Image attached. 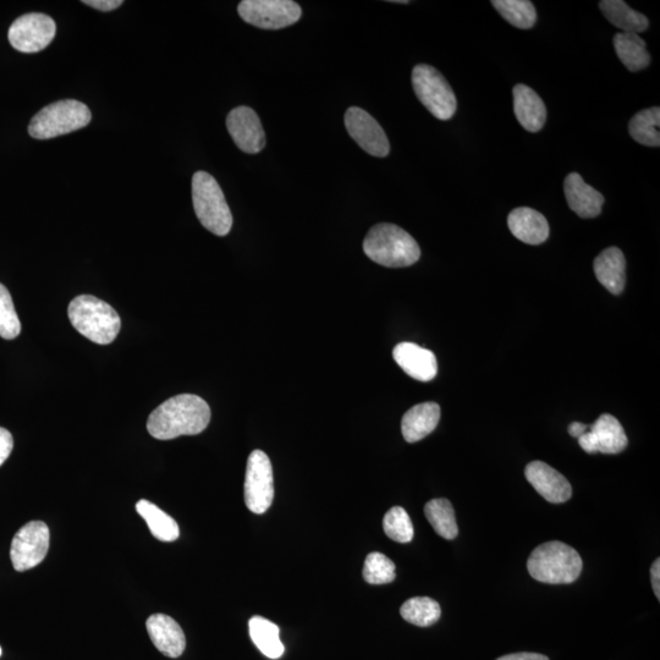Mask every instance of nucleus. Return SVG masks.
I'll list each match as a JSON object with an SVG mask.
<instances>
[{
	"mask_svg": "<svg viewBox=\"0 0 660 660\" xmlns=\"http://www.w3.org/2000/svg\"><path fill=\"white\" fill-rule=\"evenodd\" d=\"M211 409L197 395L181 394L165 401L148 417L147 429L153 438L170 440L196 436L209 425Z\"/></svg>",
	"mask_w": 660,
	"mask_h": 660,
	"instance_id": "f257e3e1",
	"label": "nucleus"
},
{
	"mask_svg": "<svg viewBox=\"0 0 660 660\" xmlns=\"http://www.w3.org/2000/svg\"><path fill=\"white\" fill-rule=\"evenodd\" d=\"M363 251L371 261L388 268H404L415 264L421 257L416 240L398 225L381 223L368 231Z\"/></svg>",
	"mask_w": 660,
	"mask_h": 660,
	"instance_id": "f03ea898",
	"label": "nucleus"
},
{
	"mask_svg": "<svg viewBox=\"0 0 660 660\" xmlns=\"http://www.w3.org/2000/svg\"><path fill=\"white\" fill-rule=\"evenodd\" d=\"M583 568L580 554L563 542L538 546L527 560L533 579L548 585H568L579 579Z\"/></svg>",
	"mask_w": 660,
	"mask_h": 660,
	"instance_id": "7ed1b4c3",
	"label": "nucleus"
},
{
	"mask_svg": "<svg viewBox=\"0 0 660 660\" xmlns=\"http://www.w3.org/2000/svg\"><path fill=\"white\" fill-rule=\"evenodd\" d=\"M68 315L77 332L99 345L113 343L120 332L118 312L95 296L75 297L70 302Z\"/></svg>",
	"mask_w": 660,
	"mask_h": 660,
	"instance_id": "20e7f679",
	"label": "nucleus"
},
{
	"mask_svg": "<svg viewBox=\"0 0 660 660\" xmlns=\"http://www.w3.org/2000/svg\"><path fill=\"white\" fill-rule=\"evenodd\" d=\"M192 202L203 227L217 236L229 234L233 227V214L218 181L211 174L195 173L192 178Z\"/></svg>",
	"mask_w": 660,
	"mask_h": 660,
	"instance_id": "39448f33",
	"label": "nucleus"
},
{
	"mask_svg": "<svg viewBox=\"0 0 660 660\" xmlns=\"http://www.w3.org/2000/svg\"><path fill=\"white\" fill-rule=\"evenodd\" d=\"M92 119L90 108L74 99L44 107L32 118L29 134L36 140H49L86 128Z\"/></svg>",
	"mask_w": 660,
	"mask_h": 660,
	"instance_id": "423d86ee",
	"label": "nucleus"
},
{
	"mask_svg": "<svg viewBox=\"0 0 660 660\" xmlns=\"http://www.w3.org/2000/svg\"><path fill=\"white\" fill-rule=\"evenodd\" d=\"M412 86L420 102L429 113L439 120H450L456 113V101L453 88L436 68L427 64H418L412 70Z\"/></svg>",
	"mask_w": 660,
	"mask_h": 660,
	"instance_id": "0eeeda50",
	"label": "nucleus"
},
{
	"mask_svg": "<svg viewBox=\"0 0 660 660\" xmlns=\"http://www.w3.org/2000/svg\"><path fill=\"white\" fill-rule=\"evenodd\" d=\"M241 19L262 30H280L296 24L302 9L293 0H242L238 7Z\"/></svg>",
	"mask_w": 660,
	"mask_h": 660,
	"instance_id": "6e6552de",
	"label": "nucleus"
},
{
	"mask_svg": "<svg viewBox=\"0 0 660 660\" xmlns=\"http://www.w3.org/2000/svg\"><path fill=\"white\" fill-rule=\"evenodd\" d=\"M245 503L253 514L261 515L271 508L274 499L273 467L268 455L255 450L247 460Z\"/></svg>",
	"mask_w": 660,
	"mask_h": 660,
	"instance_id": "1a4fd4ad",
	"label": "nucleus"
},
{
	"mask_svg": "<svg viewBox=\"0 0 660 660\" xmlns=\"http://www.w3.org/2000/svg\"><path fill=\"white\" fill-rule=\"evenodd\" d=\"M51 541L49 528L42 521L22 526L11 542L10 559L14 569L24 572L36 568L47 557Z\"/></svg>",
	"mask_w": 660,
	"mask_h": 660,
	"instance_id": "9d476101",
	"label": "nucleus"
},
{
	"mask_svg": "<svg viewBox=\"0 0 660 660\" xmlns=\"http://www.w3.org/2000/svg\"><path fill=\"white\" fill-rule=\"evenodd\" d=\"M57 25L51 16L31 13L20 16L10 26L8 38L11 46L21 53L43 51L54 40Z\"/></svg>",
	"mask_w": 660,
	"mask_h": 660,
	"instance_id": "9b49d317",
	"label": "nucleus"
},
{
	"mask_svg": "<svg viewBox=\"0 0 660 660\" xmlns=\"http://www.w3.org/2000/svg\"><path fill=\"white\" fill-rule=\"evenodd\" d=\"M345 126L349 135L363 151L371 156L384 158L390 152L387 135L370 113L359 107H351L345 113Z\"/></svg>",
	"mask_w": 660,
	"mask_h": 660,
	"instance_id": "f8f14e48",
	"label": "nucleus"
},
{
	"mask_svg": "<svg viewBox=\"0 0 660 660\" xmlns=\"http://www.w3.org/2000/svg\"><path fill=\"white\" fill-rule=\"evenodd\" d=\"M579 439L580 447L588 454H619L627 447V437L619 420L604 414Z\"/></svg>",
	"mask_w": 660,
	"mask_h": 660,
	"instance_id": "ddd939ff",
	"label": "nucleus"
},
{
	"mask_svg": "<svg viewBox=\"0 0 660 660\" xmlns=\"http://www.w3.org/2000/svg\"><path fill=\"white\" fill-rule=\"evenodd\" d=\"M231 139L242 152L260 153L266 146V135L255 110L241 106L231 110L227 117Z\"/></svg>",
	"mask_w": 660,
	"mask_h": 660,
	"instance_id": "4468645a",
	"label": "nucleus"
},
{
	"mask_svg": "<svg viewBox=\"0 0 660 660\" xmlns=\"http://www.w3.org/2000/svg\"><path fill=\"white\" fill-rule=\"evenodd\" d=\"M526 480L549 503L568 502L572 495L571 484L560 472L543 461H533L526 466Z\"/></svg>",
	"mask_w": 660,
	"mask_h": 660,
	"instance_id": "2eb2a0df",
	"label": "nucleus"
},
{
	"mask_svg": "<svg viewBox=\"0 0 660 660\" xmlns=\"http://www.w3.org/2000/svg\"><path fill=\"white\" fill-rule=\"evenodd\" d=\"M393 357L401 370L416 381L429 382L437 376L436 355L431 350L421 348L420 345L409 341L400 343L395 346Z\"/></svg>",
	"mask_w": 660,
	"mask_h": 660,
	"instance_id": "dca6fc26",
	"label": "nucleus"
},
{
	"mask_svg": "<svg viewBox=\"0 0 660 660\" xmlns=\"http://www.w3.org/2000/svg\"><path fill=\"white\" fill-rule=\"evenodd\" d=\"M148 635L153 645L165 657L179 658L186 648V637L181 626L165 614H154L147 619Z\"/></svg>",
	"mask_w": 660,
	"mask_h": 660,
	"instance_id": "f3484780",
	"label": "nucleus"
},
{
	"mask_svg": "<svg viewBox=\"0 0 660 660\" xmlns=\"http://www.w3.org/2000/svg\"><path fill=\"white\" fill-rule=\"evenodd\" d=\"M564 192L569 207L583 219L596 218L602 213L604 197L588 185L582 176L571 173L564 181Z\"/></svg>",
	"mask_w": 660,
	"mask_h": 660,
	"instance_id": "a211bd4d",
	"label": "nucleus"
},
{
	"mask_svg": "<svg viewBox=\"0 0 660 660\" xmlns=\"http://www.w3.org/2000/svg\"><path fill=\"white\" fill-rule=\"evenodd\" d=\"M508 227L516 239L528 245H541L549 238L548 220L532 208L514 209L509 214Z\"/></svg>",
	"mask_w": 660,
	"mask_h": 660,
	"instance_id": "6ab92c4d",
	"label": "nucleus"
},
{
	"mask_svg": "<svg viewBox=\"0 0 660 660\" xmlns=\"http://www.w3.org/2000/svg\"><path fill=\"white\" fill-rule=\"evenodd\" d=\"M514 110L517 121L522 128L530 132L543 129L547 120L546 104L531 87L516 85L514 87Z\"/></svg>",
	"mask_w": 660,
	"mask_h": 660,
	"instance_id": "aec40b11",
	"label": "nucleus"
},
{
	"mask_svg": "<svg viewBox=\"0 0 660 660\" xmlns=\"http://www.w3.org/2000/svg\"><path fill=\"white\" fill-rule=\"evenodd\" d=\"M594 274L605 289L614 295L623 293L626 284V260L618 247H609L597 256Z\"/></svg>",
	"mask_w": 660,
	"mask_h": 660,
	"instance_id": "412c9836",
	"label": "nucleus"
},
{
	"mask_svg": "<svg viewBox=\"0 0 660 660\" xmlns=\"http://www.w3.org/2000/svg\"><path fill=\"white\" fill-rule=\"evenodd\" d=\"M440 420V406L437 403H423L411 407L401 421V432L407 443L420 442L437 428Z\"/></svg>",
	"mask_w": 660,
	"mask_h": 660,
	"instance_id": "4be33fe9",
	"label": "nucleus"
},
{
	"mask_svg": "<svg viewBox=\"0 0 660 660\" xmlns=\"http://www.w3.org/2000/svg\"><path fill=\"white\" fill-rule=\"evenodd\" d=\"M614 48L621 63L632 73L648 68L651 63V55L647 52L646 42L636 33H616Z\"/></svg>",
	"mask_w": 660,
	"mask_h": 660,
	"instance_id": "5701e85b",
	"label": "nucleus"
},
{
	"mask_svg": "<svg viewBox=\"0 0 660 660\" xmlns=\"http://www.w3.org/2000/svg\"><path fill=\"white\" fill-rule=\"evenodd\" d=\"M605 19L626 33L646 31L649 21L645 15L631 9L623 0H603L599 3Z\"/></svg>",
	"mask_w": 660,
	"mask_h": 660,
	"instance_id": "b1692460",
	"label": "nucleus"
},
{
	"mask_svg": "<svg viewBox=\"0 0 660 660\" xmlns=\"http://www.w3.org/2000/svg\"><path fill=\"white\" fill-rule=\"evenodd\" d=\"M136 511L146 521L148 528L154 537L162 542H174L180 536L178 524L169 516L159 509L156 504L142 499L136 504Z\"/></svg>",
	"mask_w": 660,
	"mask_h": 660,
	"instance_id": "393cba45",
	"label": "nucleus"
},
{
	"mask_svg": "<svg viewBox=\"0 0 660 660\" xmlns=\"http://www.w3.org/2000/svg\"><path fill=\"white\" fill-rule=\"evenodd\" d=\"M250 636L253 643L264 656L278 659L284 654V645L280 641L279 627L262 616H255L249 623Z\"/></svg>",
	"mask_w": 660,
	"mask_h": 660,
	"instance_id": "a878e982",
	"label": "nucleus"
},
{
	"mask_svg": "<svg viewBox=\"0 0 660 660\" xmlns=\"http://www.w3.org/2000/svg\"><path fill=\"white\" fill-rule=\"evenodd\" d=\"M660 109L653 107L638 112L629 124L632 139L643 146H660Z\"/></svg>",
	"mask_w": 660,
	"mask_h": 660,
	"instance_id": "bb28decb",
	"label": "nucleus"
},
{
	"mask_svg": "<svg viewBox=\"0 0 660 660\" xmlns=\"http://www.w3.org/2000/svg\"><path fill=\"white\" fill-rule=\"evenodd\" d=\"M425 514L429 524L440 537L454 539L458 537L459 528L453 505L448 499H433L425 506Z\"/></svg>",
	"mask_w": 660,
	"mask_h": 660,
	"instance_id": "cd10ccee",
	"label": "nucleus"
},
{
	"mask_svg": "<svg viewBox=\"0 0 660 660\" xmlns=\"http://www.w3.org/2000/svg\"><path fill=\"white\" fill-rule=\"evenodd\" d=\"M400 614L407 623L428 627L437 623L442 615V609L432 598L415 597L401 605Z\"/></svg>",
	"mask_w": 660,
	"mask_h": 660,
	"instance_id": "c85d7f7f",
	"label": "nucleus"
},
{
	"mask_svg": "<svg viewBox=\"0 0 660 660\" xmlns=\"http://www.w3.org/2000/svg\"><path fill=\"white\" fill-rule=\"evenodd\" d=\"M492 5L517 29H532L536 24L537 11L530 0H493Z\"/></svg>",
	"mask_w": 660,
	"mask_h": 660,
	"instance_id": "c756f323",
	"label": "nucleus"
},
{
	"mask_svg": "<svg viewBox=\"0 0 660 660\" xmlns=\"http://www.w3.org/2000/svg\"><path fill=\"white\" fill-rule=\"evenodd\" d=\"M362 575L370 585H387L395 580V564L384 554L374 552L367 555Z\"/></svg>",
	"mask_w": 660,
	"mask_h": 660,
	"instance_id": "7c9ffc66",
	"label": "nucleus"
},
{
	"mask_svg": "<svg viewBox=\"0 0 660 660\" xmlns=\"http://www.w3.org/2000/svg\"><path fill=\"white\" fill-rule=\"evenodd\" d=\"M383 528L385 535L398 543H409L414 538V526L410 516L400 506H394L385 514Z\"/></svg>",
	"mask_w": 660,
	"mask_h": 660,
	"instance_id": "2f4dec72",
	"label": "nucleus"
},
{
	"mask_svg": "<svg viewBox=\"0 0 660 660\" xmlns=\"http://www.w3.org/2000/svg\"><path fill=\"white\" fill-rule=\"evenodd\" d=\"M20 333L21 323L13 299L9 290L0 284V337L13 340L18 338Z\"/></svg>",
	"mask_w": 660,
	"mask_h": 660,
	"instance_id": "473e14b6",
	"label": "nucleus"
},
{
	"mask_svg": "<svg viewBox=\"0 0 660 660\" xmlns=\"http://www.w3.org/2000/svg\"><path fill=\"white\" fill-rule=\"evenodd\" d=\"M14 448V439L8 429L0 427V466L8 460Z\"/></svg>",
	"mask_w": 660,
	"mask_h": 660,
	"instance_id": "72a5a7b5",
	"label": "nucleus"
},
{
	"mask_svg": "<svg viewBox=\"0 0 660 660\" xmlns=\"http://www.w3.org/2000/svg\"><path fill=\"white\" fill-rule=\"evenodd\" d=\"M85 5L99 11H113L118 9L120 5H123L124 2L121 0H84Z\"/></svg>",
	"mask_w": 660,
	"mask_h": 660,
	"instance_id": "f704fd0d",
	"label": "nucleus"
},
{
	"mask_svg": "<svg viewBox=\"0 0 660 660\" xmlns=\"http://www.w3.org/2000/svg\"><path fill=\"white\" fill-rule=\"evenodd\" d=\"M497 660H549V658L539 653L521 652L506 654V656L500 657Z\"/></svg>",
	"mask_w": 660,
	"mask_h": 660,
	"instance_id": "c9c22d12",
	"label": "nucleus"
},
{
	"mask_svg": "<svg viewBox=\"0 0 660 660\" xmlns=\"http://www.w3.org/2000/svg\"><path fill=\"white\" fill-rule=\"evenodd\" d=\"M651 580H652V586H653V591L656 593V597L659 601L660 599V559H657L654 561L652 568H651Z\"/></svg>",
	"mask_w": 660,
	"mask_h": 660,
	"instance_id": "e433bc0d",
	"label": "nucleus"
},
{
	"mask_svg": "<svg viewBox=\"0 0 660 660\" xmlns=\"http://www.w3.org/2000/svg\"><path fill=\"white\" fill-rule=\"evenodd\" d=\"M590 426L583 425L581 422H572L569 426V433L571 437L580 438L583 433L588 431Z\"/></svg>",
	"mask_w": 660,
	"mask_h": 660,
	"instance_id": "4c0bfd02",
	"label": "nucleus"
},
{
	"mask_svg": "<svg viewBox=\"0 0 660 660\" xmlns=\"http://www.w3.org/2000/svg\"><path fill=\"white\" fill-rule=\"evenodd\" d=\"M2 653H3L2 647H0V657H2Z\"/></svg>",
	"mask_w": 660,
	"mask_h": 660,
	"instance_id": "58836bf2",
	"label": "nucleus"
}]
</instances>
